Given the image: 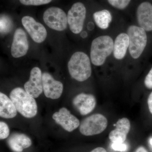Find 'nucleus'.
<instances>
[{
    "label": "nucleus",
    "instance_id": "obj_21",
    "mask_svg": "<svg viewBox=\"0 0 152 152\" xmlns=\"http://www.w3.org/2000/svg\"><path fill=\"white\" fill-rule=\"evenodd\" d=\"M23 4L26 6H39L46 4L51 2L52 0H19Z\"/></svg>",
    "mask_w": 152,
    "mask_h": 152
},
{
    "label": "nucleus",
    "instance_id": "obj_24",
    "mask_svg": "<svg viewBox=\"0 0 152 152\" xmlns=\"http://www.w3.org/2000/svg\"><path fill=\"white\" fill-rule=\"evenodd\" d=\"M145 85L147 88L152 89V67L146 76L145 81Z\"/></svg>",
    "mask_w": 152,
    "mask_h": 152
},
{
    "label": "nucleus",
    "instance_id": "obj_23",
    "mask_svg": "<svg viewBox=\"0 0 152 152\" xmlns=\"http://www.w3.org/2000/svg\"><path fill=\"white\" fill-rule=\"evenodd\" d=\"M7 142L9 146L14 152H22L23 151L24 149L11 138H9L7 140Z\"/></svg>",
    "mask_w": 152,
    "mask_h": 152
},
{
    "label": "nucleus",
    "instance_id": "obj_27",
    "mask_svg": "<svg viewBox=\"0 0 152 152\" xmlns=\"http://www.w3.org/2000/svg\"><path fill=\"white\" fill-rule=\"evenodd\" d=\"M90 152H107L106 150L104 148L101 147H98V148H96L94 149L92 151H91Z\"/></svg>",
    "mask_w": 152,
    "mask_h": 152
},
{
    "label": "nucleus",
    "instance_id": "obj_5",
    "mask_svg": "<svg viewBox=\"0 0 152 152\" xmlns=\"http://www.w3.org/2000/svg\"><path fill=\"white\" fill-rule=\"evenodd\" d=\"M107 118L101 114H93L82 121L79 130L82 134L91 136L99 134L104 132L107 126Z\"/></svg>",
    "mask_w": 152,
    "mask_h": 152
},
{
    "label": "nucleus",
    "instance_id": "obj_16",
    "mask_svg": "<svg viewBox=\"0 0 152 152\" xmlns=\"http://www.w3.org/2000/svg\"><path fill=\"white\" fill-rule=\"evenodd\" d=\"M129 37L126 33L119 34L115 39L113 46V55L116 59H122L126 56L129 47Z\"/></svg>",
    "mask_w": 152,
    "mask_h": 152
},
{
    "label": "nucleus",
    "instance_id": "obj_4",
    "mask_svg": "<svg viewBox=\"0 0 152 152\" xmlns=\"http://www.w3.org/2000/svg\"><path fill=\"white\" fill-rule=\"evenodd\" d=\"M129 37V52L133 58L137 59L140 56L147 43V36L145 31L136 26H130L127 30Z\"/></svg>",
    "mask_w": 152,
    "mask_h": 152
},
{
    "label": "nucleus",
    "instance_id": "obj_30",
    "mask_svg": "<svg viewBox=\"0 0 152 152\" xmlns=\"http://www.w3.org/2000/svg\"><path fill=\"white\" fill-rule=\"evenodd\" d=\"M81 37L83 38H86L88 37V34H87V32L83 31V32L81 34Z\"/></svg>",
    "mask_w": 152,
    "mask_h": 152
},
{
    "label": "nucleus",
    "instance_id": "obj_7",
    "mask_svg": "<svg viewBox=\"0 0 152 152\" xmlns=\"http://www.w3.org/2000/svg\"><path fill=\"white\" fill-rule=\"evenodd\" d=\"M43 20L47 26L56 31H61L67 26V16L62 9L57 7L47 9L44 13Z\"/></svg>",
    "mask_w": 152,
    "mask_h": 152
},
{
    "label": "nucleus",
    "instance_id": "obj_10",
    "mask_svg": "<svg viewBox=\"0 0 152 152\" xmlns=\"http://www.w3.org/2000/svg\"><path fill=\"white\" fill-rule=\"evenodd\" d=\"M26 92L33 97L38 98L43 91L42 74L40 69L35 67L30 72L29 79L24 85Z\"/></svg>",
    "mask_w": 152,
    "mask_h": 152
},
{
    "label": "nucleus",
    "instance_id": "obj_25",
    "mask_svg": "<svg viewBox=\"0 0 152 152\" xmlns=\"http://www.w3.org/2000/svg\"><path fill=\"white\" fill-rule=\"evenodd\" d=\"M112 147L115 151H125L127 149V146L123 143H113Z\"/></svg>",
    "mask_w": 152,
    "mask_h": 152
},
{
    "label": "nucleus",
    "instance_id": "obj_8",
    "mask_svg": "<svg viewBox=\"0 0 152 152\" xmlns=\"http://www.w3.org/2000/svg\"><path fill=\"white\" fill-rule=\"evenodd\" d=\"M21 21L25 29L35 42L41 43L46 39L47 31L45 28L32 17L29 16L23 17Z\"/></svg>",
    "mask_w": 152,
    "mask_h": 152
},
{
    "label": "nucleus",
    "instance_id": "obj_20",
    "mask_svg": "<svg viewBox=\"0 0 152 152\" xmlns=\"http://www.w3.org/2000/svg\"><path fill=\"white\" fill-rule=\"evenodd\" d=\"M110 5L117 10H123L129 7L132 0H106Z\"/></svg>",
    "mask_w": 152,
    "mask_h": 152
},
{
    "label": "nucleus",
    "instance_id": "obj_19",
    "mask_svg": "<svg viewBox=\"0 0 152 152\" xmlns=\"http://www.w3.org/2000/svg\"><path fill=\"white\" fill-rule=\"evenodd\" d=\"M10 138L16 142L24 149L30 148L32 144L31 140L28 136L21 133H14Z\"/></svg>",
    "mask_w": 152,
    "mask_h": 152
},
{
    "label": "nucleus",
    "instance_id": "obj_28",
    "mask_svg": "<svg viewBox=\"0 0 152 152\" xmlns=\"http://www.w3.org/2000/svg\"><path fill=\"white\" fill-rule=\"evenodd\" d=\"M95 26L93 22H89L87 25V28L89 31H92L94 28Z\"/></svg>",
    "mask_w": 152,
    "mask_h": 152
},
{
    "label": "nucleus",
    "instance_id": "obj_26",
    "mask_svg": "<svg viewBox=\"0 0 152 152\" xmlns=\"http://www.w3.org/2000/svg\"><path fill=\"white\" fill-rule=\"evenodd\" d=\"M148 104L150 112L152 114V92L148 98Z\"/></svg>",
    "mask_w": 152,
    "mask_h": 152
},
{
    "label": "nucleus",
    "instance_id": "obj_17",
    "mask_svg": "<svg viewBox=\"0 0 152 152\" xmlns=\"http://www.w3.org/2000/svg\"><path fill=\"white\" fill-rule=\"evenodd\" d=\"M17 110L13 102L7 95L0 93V116L6 119L12 118L16 116Z\"/></svg>",
    "mask_w": 152,
    "mask_h": 152
},
{
    "label": "nucleus",
    "instance_id": "obj_11",
    "mask_svg": "<svg viewBox=\"0 0 152 152\" xmlns=\"http://www.w3.org/2000/svg\"><path fill=\"white\" fill-rule=\"evenodd\" d=\"M42 82L43 92L46 97L56 99L61 96L64 90L61 82L55 80L48 72L42 74Z\"/></svg>",
    "mask_w": 152,
    "mask_h": 152
},
{
    "label": "nucleus",
    "instance_id": "obj_31",
    "mask_svg": "<svg viewBox=\"0 0 152 152\" xmlns=\"http://www.w3.org/2000/svg\"><path fill=\"white\" fill-rule=\"evenodd\" d=\"M150 143H151V145L152 146V138L150 140Z\"/></svg>",
    "mask_w": 152,
    "mask_h": 152
},
{
    "label": "nucleus",
    "instance_id": "obj_22",
    "mask_svg": "<svg viewBox=\"0 0 152 152\" xmlns=\"http://www.w3.org/2000/svg\"><path fill=\"white\" fill-rule=\"evenodd\" d=\"M10 131L8 126L3 121L0 122V139L1 140L7 138L10 135Z\"/></svg>",
    "mask_w": 152,
    "mask_h": 152
},
{
    "label": "nucleus",
    "instance_id": "obj_3",
    "mask_svg": "<svg viewBox=\"0 0 152 152\" xmlns=\"http://www.w3.org/2000/svg\"><path fill=\"white\" fill-rule=\"evenodd\" d=\"M113 39L109 36H102L92 41L91 48V59L94 65L101 66L113 50Z\"/></svg>",
    "mask_w": 152,
    "mask_h": 152
},
{
    "label": "nucleus",
    "instance_id": "obj_15",
    "mask_svg": "<svg viewBox=\"0 0 152 152\" xmlns=\"http://www.w3.org/2000/svg\"><path fill=\"white\" fill-rule=\"evenodd\" d=\"M115 129L109 135L110 140L113 143H124L126 139L128 133L130 130L131 124L127 118H123L118 120Z\"/></svg>",
    "mask_w": 152,
    "mask_h": 152
},
{
    "label": "nucleus",
    "instance_id": "obj_2",
    "mask_svg": "<svg viewBox=\"0 0 152 152\" xmlns=\"http://www.w3.org/2000/svg\"><path fill=\"white\" fill-rule=\"evenodd\" d=\"M68 68L71 77L79 82L86 80L91 75L89 58L83 52H77L72 55L68 62Z\"/></svg>",
    "mask_w": 152,
    "mask_h": 152
},
{
    "label": "nucleus",
    "instance_id": "obj_29",
    "mask_svg": "<svg viewBox=\"0 0 152 152\" xmlns=\"http://www.w3.org/2000/svg\"><path fill=\"white\" fill-rule=\"evenodd\" d=\"M135 152H148L147 150L144 147L141 146L139 147Z\"/></svg>",
    "mask_w": 152,
    "mask_h": 152
},
{
    "label": "nucleus",
    "instance_id": "obj_18",
    "mask_svg": "<svg viewBox=\"0 0 152 152\" xmlns=\"http://www.w3.org/2000/svg\"><path fill=\"white\" fill-rule=\"evenodd\" d=\"M93 18L99 28L102 29H106L109 27L113 17L110 11L107 9H103L95 12L93 14Z\"/></svg>",
    "mask_w": 152,
    "mask_h": 152
},
{
    "label": "nucleus",
    "instance_id": "obj_12",
    "mask_svg": "<svg viewBox=\"0 0 152 152\" xmlns=\"http://www.w3.org/2000/svg\"><path fill=\"white\" fill-rule=\"evenodd\" d=\"M29 49L27 37L25 31L21 28L16 30L11 46L12 56L15 58L23 56L26 54Z\"/></svg>",
    "mask_w": 152,
    "mask_h": 152
},
{
    "label": "nucleus",
    "instance_id": "obj_9",
    "mask_svg": "<svg viewBox=\"0 0 152 152\" xmlns=\"http://www.w3.org/2000/svg\"><path fill=\"white\" fill-rule=\"evenodd\" d=\"M53 119L56 123L68 132H72L80 126V121L77 118L71 113L65 107L60 109L53 115Z\"/></svg>",
    "mask_w": 152,
    "mask_h": 152
},
{
    "label": "nucleus",
    "instance_id": "obj_6",
    "mask_svg": "<svg viewBox=\"0 0 152 152\" xmlns=\"http://www.w3.org/2000/svg\"><path fill=\"white\" fill-rule=\"evenodd\" d=\"M86 8L82 2L75 3L68 11V23L71 31L75 34L81 32L86 16Z\"/></svg>",
    "mask_w": 152,
    "mask_h": 152
},
{
    "label": "nucleus",
    "instance_id": "obj_13",
    "mask_svg": "<svg viewBox=\"0 0 152 152\" xmlns=\"http://www.w3.org/2000/svg\"><path fill=\"white\" fill-rule=\"evenodd\" d=\"M136 17L140 27L145 31H152V4L147 1L142 2L136 9Z\"/></svg>",
    "mask_w": 152,
    "mask_h": 152
},
{
    "label": "nucleus",
    "instance_id": "obj_1",
    "mask_svg": "<svg viewBox=\"0 0 152 152\" xmlns=\"http://www.w3.org/2000/svg\"><path fill=\"white\" fill-rule=\"evenodd\" d=\"M10 98L15 106L17 111L25 118H33L37 113L38 107L34 98L22 88L12 90Z\"/></svg>",
    "mask_w": 152,
    "mask_h": 152
},
{
    "label": "nucleus",
    "instance_id": "obj_14",
    "mask_svg": "<svg viewBox=\"0 0 152 152\" xmlns=\"http://www.w3.org/2000/svg\"><path fill=\"white\" fill-rule=\"evenodd\" d=\"M72 103L74 107L81 115H86L94 110L96 101L94 95L81 93L74 98Z\"/></svg>",
    "mask_w": 152,
    "mask_h": 152
}]
</instances>
